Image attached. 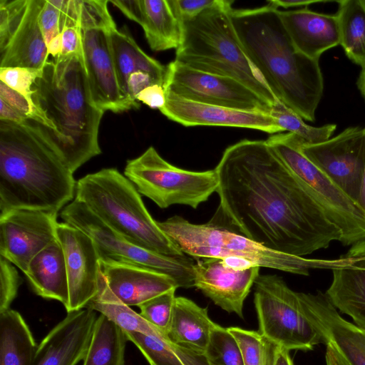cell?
<instances>
[{
    "label": "cell",
    "mask_w": 365,
    "mask_h": 365,
    "mask_svg": "<svg viewBox=\"0 0 365 365\" xmlns=\"http://www.w3.org/2000/svg\"><path fill=\"white\" fill-rule=\"evenodd\" d=\"M43 69L24 67L0 68V81L31 101L32 86L42 74Z\"/></svg>",
    "instance_id": "cell-39"
},
{
    "label": "cell",
    "mask_w": 365,
    "mask_h": 365,
    "mask_svg": "<svg viewBox=\"0 0 365 365\" xmlns=\"http://www.w3.org/2000/svg\"><path fill=\"white\" fill-rule=\"evenodd\" d=\"M0 99L26 118L32 119L46 127L48 130H55V127L51 121L36 106L33 101L10 88L1 81H0Z\"/></svg>",
    "instance_id": "cell-38"
},
{
    "label": "cell",
    "mask_w": 365,
    "mask_h": 365,
    "mask_svg": "<svg viewBox=\"0 0 365 365\" xmlns=\"http://www.w3.org/2000/svg\"><path fill=\"white\" fill-rule=\"evenodd\" d=\"M356 86L365 101V68L361 70L356 81Z\"/></svg>",
    "instance_id": "cell-52"
},
{
    "label": "cell",
    "mask_w": 365,
    "mask_h": 365,
    "mask_svg": "<svg viewBox=\"0 0 365 365\" xmlns=\"http://www.w3.org/2000/svg\"><path fill=\"white\" fill-rule=\"evenodd\" d=\"M303 154L356 205L365 168V128L351 126L314 144L302 142Z\"/></svg>",
    "instance_id": "cell-15"
},
{
    "label": "cell",
    "mask_w": 365,
    "mask_h": 365,
    "mask_svg": "<svg viewBox=\"0 0 365 365\" xmlns=\"http://www.w3.org/2000/svg\"><path fill=\"white\" fill-rule=\"evenodd\" d=\"M279 15L295 48L311 59L319 61L323 53L339 45L336 14L318 13L305 7L279 10Z\"/></svg>",
    "instance_id": "cell-25"
},
{
    "label": "cell",
    "mask_w": 365,
    "mask_h": 365,
    "mask_svg": "<svg viewBox=\"0 0 365 365\" xmlns=\"http://www.w3.org/2000/svg\"><path fill=\"white\" fill-rule=\"evenodd\" d=\"M0 120L21 123L28 119V118L11 108L1 99H0Z\"/></svg>",
    "instance_id": "cell-46"
},
{
    "label": "cell",
    "mask_w": 365,
    "mask_h": 365,
    "mask_svg": "<svg viewBox=\"0 0 365 365\" xmlns=\"http://www.w3.org/2000/svg\"><path fill=\"white\" fill-rule=\"evenodd\" d=\"M150 365H209L205 354L180 346L170 339H161L137 332L126 333Z\"/></svg>",
    "instance_id": "cell-33"
},
{
    "label": "cell",
    "mask_w": 365,
    "mask_h": 365,
    "mask_svg": "<svg viewBox=\"0 0 365 365\" xmlns=\"http://www.w3.org/2000/svg\"><path fill=\"white\" fill-rule=\"evenodd\" d=\"M21 279L11 262L0 256V312L10 309Z\"/></svg>",
    "instance_id": "cell-40"
},
{
    "label": "cell",
    "mask_w": 365,
    "mask_h": 365,
    "mask_svg": "<svg viewBox=\"0 0 365 365\" xmlns=\"http://www.w3.org/2000/svg\"><path fill=\"white\" fill-rule=\"evenodd\" d=\"M73 173L44 126L0 120V215L16 209L58 213L76 195Z\"/></svg>",
    "instance_id": "cell-2"
},
{
    "label": "cell",
    "mask_w": 365,
    "mask_h": 365,
    "mask_svg": "<svg viewBox=\"0 0 365 365\" xmlns=\"http://www.w3.org/2000/svg\"><path fill=\"white\" fill-rule=\"evenodd\" d=\"M331 270L332 282L325 294L336 309L365 328V239L351 245Z\"/></svg>",
    "instance_id": "cell-22"
},
{
    "label": "cell",
    "mask_w": 365,
    "mask_h": 365,
    "mask_svg": "<svg viewBox=\"0 0 365 365\" xmlns=\"http://www.w3.org/2000/svg\"><path fill=\"white\" fill-rule=\"evenodd\" d=\"M99 267L112 293L129 307H138L158 295L179 288L171 277L145 267L100 259Z\"/></svg>",
    "instance_id": "cell-23"
},
{
    "label": "cell",
    "mask_w": 365,
    "mask_h": 365,
    "mask_svg": "<svg viewBox=\"0 0 365 365\" xmlns=\"http://www.w3.org/2000/svg\"><path fill=\"white\" fill-rule=\"evenodd\" d=\"M86 307L103 314L125 333L137 332L161 339H170L166 334L145 320L140 313L119 300L108 287L101 273L98 292Z\"/></svg>",
    "instance_id": "cell-31"
},
{
    "label": "cell",
    "mask_w": 365,
    "mask_h": 365,
    "mask_svg": "<svg viewBox=\"0 0 365 365\" xmlns=\"http://www.w3.org/2000/svg\"><path fill=\"white\" fill-rule=\"evenodd\" d=\"M273 365H294L289 355V351L283 347L277 346Z\"/></svg>",
    "instance_id": "cell-49"
},
{
    "label": "cell",
    "mask_w": 365,
    "mask_h": 365,
    "mask_svg": "<svg viewBox=\"0 0 365 365\" xmlns=\"http://www.w3.org/2000/svg\"><path fill=\"white\" fill-rule=\"evenodd\" d=\"M34 292L38 296L68 302V284L63 248L57 240L35 256L24 273Z\"/></svg>",
    "instance_id": "cell-27"
},
{
    "label": "cell",
    "mask_w": 365,
    "mask_h": 365,
    "mask_svg": "<svg viewBox=\"0 0 365 365\" xmlns=\"http://www.w3.org/2000/svg\"><path fill=\"white\" fill-rule=\"evenodd\" d=\"M153 84H157L153 78L147 73L138 71L131 74L128 80V91L130 98L135 102L137 95L145 88Z\"/></svg>",
    "instance_id": "cell-45"
},
{
    "label": "cell",
    "mask_w": 365,
    "mask_h": 365,
    "mask_svg": "<svg viewBox=\"0 0 365 365\" xmlns=\"http://www.w3.org/2000/svg\"><path fill=\"white\" fill-rule=\"evenodd\" d=\"M61 34L62 43L61 56L83 52L81 27L78 23L76 25L64 26Z\"/></svg>",
    "instance_id": "cell-43"
},
{
    "label": "cell",
    "mask_w": 365,
    "mask_h": 365,
    "mask_svg": "<svg viewBox=\"0 0 365 365\" xmlns=\"http://www.w3.org/2000/svg\"><path fill=\"white\" fill-rule=\"evenodd\" d=\"M136 101L142 102L152 109L160 110L165 104V88L159 84L147 86L137 95Z\"/></svg>",
    "instance_id": "cell-44"
},
{
    "label": "cell",
    "mask_w": 365,
    "mask_h": 365,
    "mask_svg": "<svg viewBox=\"0 0 365 365\" xmlns=\"http://www.w3.org/2000/svg\"><path fill=\"white\" fill-rule=\"evenodd\" d=\"M215 324L207 308L186 297H176L167 334L175 344L205 354Z\"/></svg>",
    "instance_id": "cell-28"
},
{
    "label": "cell",
    "mask_w": 365,
    "mask_h": 365,
    "mask_svg": "<svg viewBox=\"0 0 365 365\" xmlns=\"http://www.w3.org/2000/svg\"><path fill=\"white\" fill-rule=\"evenodd\" d=\"M309 320L326 345H331L349 365H365V328L344 319L325 293H304Z\"/></svg>",
    "instance_id": "cell-20"
},
{
    "label": "cell",
    "mask_w": 365,
    "mask_h": 365,
    "mask_svg": "<svg viewBox=\"0 0 365 365\" xmlns=\"http://www.w3.org/2000/svg\"><path fill=\"white\" fill-rule=\"evenodd\" d=\"M329 2V1H316V0H272L269 1L268 3H270L276 8L283 7V8H289V7H299V6H305L316 3H324Z\"/></svg>",
    "instance_id": "cell-47"
},
{
    "label": "cell",
    "mask_w": 365,
    "mask_h": 365,
    "mask_svg": "<svg viewBox=\"0 0 365 365\" xmlns=\"http://www.w3.org/2000/svg\"><path fill=\"white\" fill-rule=\"evenodd\" d=\"M39 24L47 46L62 31L61 12L57 0H43L39 14Z\"/></svg>",
    "instance_id": "cell-41"
},
{
    "label": "cell",
    "mask_w": 365,
    "mask_h": 365,
    "mask_svg": "<svg viewBox=\"0 0 365 365\" xmlns=\"http://www.w3.org/2000/svg\"><path fill=\"white\" fill-rule=\"evenodd\" d=\"M259 269L234 267L220 258H201L193 265L194 287L223 310L243 319L244 302Z\"/></svg>",
    "instance_id": "cell-18"
},
{
    "label": "cell",
    "mask_w": 365,
    "mask_h": 365,
    "mask_svg": "<svg viewBox=\"0 0 365 365\" xmlns=\"http://www.w3.org/2000/svg\"><path fill=\"white\" fill-rule=\"evenodd\" d=\"M32 100L51 121L48 135L74 173L101 153L98 130L104 111L94 103L83 52L48 61L32 86Z\"/></svg>",
    "instance_id": "cell-4"
},
{
    "label": "cell",
    "mask_w": 365,
    "mask_h": 365,
    "mask_svg": "<svg viewBox=\"0 0 365 365\" xmlns=\"http://www.w3.org/2000/svg\"><path fill=\"white\" fill-rule=\"evenodd\" d=\"M75 197L128 242L162 255L187 256L161 230L136 187L117 169L103 168L80 178Z\"/></svg>",
    "instance_id": "cell-6"
},
{
    "label": "cell",
    "mask_w": 365,
    "mask_h": 365,
    "mask_svg": "<svg viewBox=\"0 0 365 365\" xmlns=\"http://www.w3.org/2000/svg\"><path fill=\"white\" fill-rule=\"evenodd\" d=\"M124 175L140 194L163 209L173 205L196 209L218 186L215 169L191 171L178 168L163 159L153 146L127 161Z\"/></svg>",
    "instance_id": "cell-10"
},
{
    "label": "cell",
    "mask_w": 365,
    "mask_h": 365,
    "mask_svg": "<svg viewBox=\"0 0 365 365\" xmlns=\"http://www.w3.org/2000/svg\"><path fill=\"white\" fill-rule=\"evenodd\" d=\"M227 329L238 344L244 365H273L276 344L259 331Z\"/></svg>",
    "instance_id": "cell-35"
},
{
    "label": "cell",
    "mask_w": 365,
    "mask_h": 365,
    "mask_svg": "<svg viewBox=\"0 0 365 365\" xmlns=\"http://www.w3.org/2000/svg\"><path fill=\"white\" fill-rule=\"evenodd\" d=\"M56 232L66 261L68 313L86 308L97 295L100 257L93 240L80 229L63 222L58 223Z\"/></svg>",
    "instance_id": "cell-17"
},
{
    "label": "cell",
    "mask_w": 365,
    "mask_h": 365,
    "mask_svg": "<svg viewBox=\"0 0 365 365\" xmlns=\"http://www.w3.org/2000/svg\"><path fill=\"white\" fill-rule=\"evenodd\" d=\"M209 365H244L240 347L227 328L216 324L205 352Z\"/></svg>",
    "instance_id": "cell-36"
},
{
    "label": "cell",
    "mask_w": 365,
    "mask_h": 365,
    "mask_svg": "<svg viewBox=\"0 0 365 365\" xmlns=\"http://www.w3.org/2000/svg\"><path fill=\"white\" fill-rule=\"evenodd\" d=\"M233 1L182 21V35L175 61L193 69L232 78L270 105L275 97L246 55L231 18Z\"/></svg>",
    "instance_id": "cell-5"
},
{
    "label": "cell",
    "mask_w": 365,
    "mask_h": 365,
    "mask_svg": "<svg viewBox=\"0 0 365 365\" xmlns=\"http://www.w3.org/2000/svg\"><path fill=\"white\" fill-rule=\"evenodd\" d=\"M108 1L129 19L142 26L153 51H162L179 47L182 24L169 0Z\"/></svg>",
    "instance_id": "cell-24"
},
{
    "label": "cell",
    "mask_w": 365,
    "mask_h": 365,
    "mask_svg": "<svg viewBox=\"0 0 365 365\" xmlns=\"http://www.w3.org/2000/svg\"><path fill=\"white\" fill-rule=\"evenodd\" d=\"M108 0H77L83 56L91 94L103 110L121 113L136 109L120 90L113 63L110 30L115 25Z\"/></svg>",
    "instance_id": "cell-9"
},
{
    "label": "cell",
    "mask_w": 365,
    "mask_h": 365,
    "mask_svg": "<svg viewBox=\"0 0 365 365\" xmlns=\"http://www.w3.org/2000/svg\"><path fill=\"white\" fill-rule=\"evenodd\" d=\"M157 222L185 255L195 258L240 259L260 267L304 276L311 269H331L336 263V259H307L280 253L229 229L210 222L191 223L179 215Z\"/></svg>",
    "instance_id": "cell-7"
},
{
    "label": "cell",
    "mask_w": 365,
    "mask_h": 365,
    "mask_svg": "<svg viewBox=\"0 0 365 365\" xmlns=\"http://www.w3.org/2000/svg\"><path fill=\"white\" fill-rule=\"evenodd\" d=\"M230 14L246 55L274 97L304 120L314 122L324 92L319 61L295 48L279 9L270 3L256 9L232 8Z\"/></svg>",
    "instance_id": "cell-3"
},
{
    "label": "cell",
    "mask_w": 365,
    "mask_h": 365,
    "mask_svg": "<svg viewBox=\"0 0 365 365\" xmlns=\"http://www.w3.org/2000/svg\"><path fill=\"white\" fill-rule=\"evenodd\" d=\"M176 289H173L138 306L140 314L166 334L172 319Z\"/></svg>",
    "instance_id": "cell-37"
},
{
    "label": "cell",
    "mask_w": 365,
    "mask_h": 365,
    "mask_svg": "<svg viewBox=\"0 0 365 365\" xmlns=\"http://www.w3.org/2000/svg\"><path fill=\"white\" fill-rule=\"evenodd\" d=\"M126 333L100 314L95 322L83 365H125Z\"/></svg>",
    "instance_id": "cell-30"
},
{
    "label": "cell",
    "mask_w": 365,
    "mask_h": 365,
    "mask_svg": "<svg viewBox=\"0 0 365 365\" xmlns=\"http://www.w3.org/2000/svg\"><path fill=\"white\" fill-rule=\"evenodd\" d=\"M43 0H0V68L43 69L48 53L40 24Z\"/></svg>",
    "instance_id": "cell-13"
},
{
    "label": "cell",
    "mask_w": 365,
    "mask_h": 365,
    "mask_svg": "<svg viewBox=\"0 0 365 365\" xmlns=\"http://www.w3.org/2000/svg\"><path fill=\"white\" fill-rule=\"evenodd\" d=\"M269 115L284 131L294 133L307 144H314L328 140L336 128V124L331 123L319 127L307 125L297 113L277 98L271 105Z\"/></svg>",
    "instance_id": "cell-34"
},
{
    "label": "cell",
    "mask_w": 365,
    "mask_h": 365,
    "mask_svg": "<svg viewBox=\"0 0 365 365\" xmlns=\"http://www.w3.org/2000/svg\"><path fill=\"white\" fill-rule=\"evenodd\" d=\"M164 88L190 101L269 114L271 105L242 83L193 69L176 61L167 65Z\"/></svg>",
    "instance_id": "cell-14"
},
{
    "label": "cell",
    "mask_w": 365,
    "mask_h": 365,
    "mask_svg": "<svg viewBox=\"0 0 365 365\" xmlns=\"http://www.w3.org/2000/svg\"><path fill=\"white\" fill-rule=\"evenodd\" d=\"M96 318L88 307L67 313L38 345L34 365H76L83 361Z\"/></svg>",
    "instance_id": "cell-21"
},
{
    "label": "cell",
    "mask_w": 365,
    "mask_h": 365,
    "mask_svg": "<svg viewBox=\"0 0 365 365\" xmlns=\"http://www.w3.org/2000/svg\"><path fill=\"white\" fill-rule=\"evenodd\" d=\"M254 286L259 331L263 336L289 351L312 350L322 341L306 314L304 292L292 290L277 274H259Z\"/></svg>",
    "instance_id": "cell-8"
},
{
    "label": "cell",
    "mask_w": 365,
    "mask_h": 365,
    "mask_svg": "<svg viewBox=\"0 0 365 365\" xmlns=\"http://www.w3.org/2000/svg\"><path fill=\"white\" fill-rule=\"evenodd\" d=\"M225 0H169L181 21L192 19L205 10L222 4Z\"/></svg>",
    "instance_id": "cell-42"
},
{
    "label": "cell",
    "mask_w": 365,
    "mask_h": 365,
    "mask_svg": "<svg viewBox=\"0 0 365 365\" xmlns=\"http://www.w3.org/2000/svg\"><path fill=\"white\" fill-rule=\"evenodd\" d=\"M365 128V127H364ZM357 205L360 207V209L365 214V168L362 177V180L361 183L359 195L357 201Z\"/></svg>",
    "instance_id": "cell-51"
},
{
    "label": "cell",
    "mask_w": 365,
    "mask_h": 365,
    "mask_svg": "<svg viewBox=\"0 0 365 365\" xmlns=\"http://www.w3.org/2000/svg\"><path fill=\"white\" fill-rule=\"evenodd\" d=\"M47 50L49 56L56 58L61 53V34L54 37L47 45Z\"/></svg>",
    "instance_id": "cell-50"
},
{
    "label": "cell",
    "mask_w": 365,
    "mask_h": 365,
    "mask_svg": "<svg viewBox=\"0 0 365 365\" xmlns=\"http://www.w3.org/2000/svg\"><path fill=\"white\" fill-rule=\"evenodd\" d=\"M268 144L301 180L307 192L322 207L341 232V243L352 245L365 239V214L336 185L302 153V140L292 133L269 137Z\"/></svg>",
    "instance_id": "cell-11"
},
{
    "label": "cell",
    "mask_w": 365,
    "mask_h": 365,
    "mask_svg": "<svg viewBox=\"0 0 365 365\" xmlns=\"http://www.w3.org/2000/svg\"><path fill=\"white\" fill-rule=\"evenodd\" d=\"M325 359L327 365H349L339 353L330 344L327 345Z\"/></svg>",
    "instance_id": "cell-48"
},
{
    "label": "cell",
    "mask_w": 365,
    "mask_h": 365,
    "mask_svg": "<svg viewBox=\"0 0 365 365\" xmlns=\"http://www.w3.org/2000/svg\"><path fill=\"white\" fill-rule=\"evenodd\" d=\"M219 206L209 222L298 257L341 240V232L267 140H242L215 168Z\"/></svg>",
    "instance_id": "cell-1"
},
{
    "label": "cell",
    "mask_w": 365,
    "mask_h": 365,
    "mask_svg": "<svg viewBox=\"0 0 365 365\" xmlns=\"http://www.w3.org/2000/svg\"><path fill=\"white\" fill-rule=\"evenodd\" d=\"M336 14L339 45L346 57L365 68V0H341Z\"/></svg>",
    "instance_id": "cell-32"
},
{
    "label": "cell",
    "mask_w": 365,
    "mask_h": 365,
    "mask_svg": "<svg viewBox=\"0 0 365 365\" xmlns=\"http://www.w3.org/2000/svg\"><path fill=\"white\" fill-rule=\"evenodd\" d=\"M58 213L16 209L0 215V256L24 273L33 258L57 240Z\"/></svg>",
    "instance_id": "cell-16"
},
{
    "label": "cell",
    "mask_w": 365,
    "mask_h": 365,
    "mask_svg": "<svg viewBox=\"0 0 365 365\" xmlns=\"http://www.w3.org/2000/svg\"><path fill=\"white\" fill-rule=\"evenodd\" d=\"M110 38L116 77L121 93L138 109L139 102L132 101L128 95L129 76L135 72L143 71L148 73L155 83L164 86L167 66L145 53L129 34L118 30L115 25L110 30Z\"/></svg>",
    "instance_id": "cell-26"
},
{
    "label": "cell",
    "mask_w": 365,
    "mask_h": 365,
    "mask_svg": "<svg viewBox=\"0 0 365 365\" xmlns=\"http://www.w3.org/2000/svg\"><path fill=\"white\" fill-rule=\"evenodd\" d=\"M65 222L93 240L100 259L145 267L171 277L178 287H194V261L189 257L162 255L133 245L113 232L83 203L75 200L60 214Z\"/></svg>",
    "instance_id": "cell-12"
},
{
    "label": "cell",
    "mask_w": 365,
    "mask_h": 365,
    "mask_svg": "<svg viewBox=\"0 0 365 365\" xmlns=\"http://www.w3.org/2000/svg\"><path fill=\"white\" fill-rule=\"evenodd\" d=\"M165 96V104L160 111L168 119L187 127H236L276 134L284 131L267 113L199 103L168 91Z\"/></svg>",
    "instance_id": "cell-19"
},
{
    "label": "cell",
    "mask_w": 365,
    "mask_h": 365,
    "mask_svg": "<svg viewBox=\"0 0 365 365\" xmlns=\"http://www.w3.org/2000/svg\"><path fill=\"white\" fill-rule=\"evenodd\" d=\"M37 349L19 312L11 308L0 312V365H34Z\"/></svg>",
    "instance_id": "cell-29"
}]
</instances>
